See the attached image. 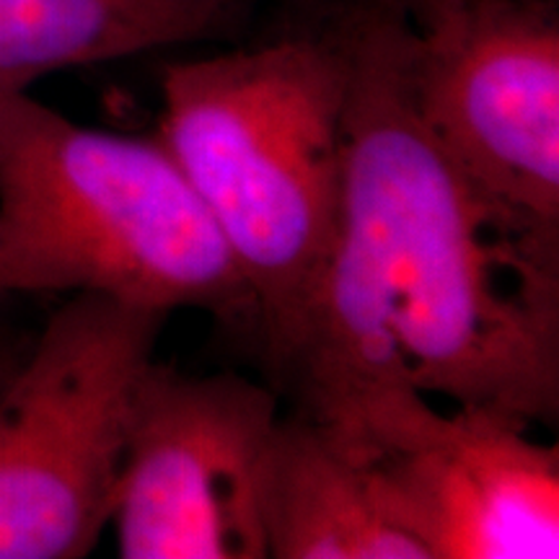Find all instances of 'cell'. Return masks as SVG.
I'll return each mask as SVG.
<instances>
[{"label": "cell", "instance_id": "8992f818", "mask_svg": "<svg viewBox=\"0 0 559 559\" xmlns=\"http://www.w3.org/2000/svg\"><path fill=\"white\" fill-rule=\"evenodd\" d=\"M409 88L461 174L515 218L559 234V21L544 0H459L412 26Z\"/></svg>", "mask_w": 559, "mask_h": 559}, {"label": "cell", "instance_id": "5b68a950", "mask_svg": "<svg viewBox=\"0 0 559 559\" xmlns=\"http://www.w3.org/2000/svg\"><path fill=\"white\" fill-rule=\"evenodd\" d=\"M275 391L153 366L130 417L111 526L124 559H267Z\"/></svg>", "mask_w": 559, "mask_h": 559}, {"label": "cell", "instance_id": "277c9868", "mask_svg": "<svg viewBox=\"0 0 559 559\" xmlns=\"http://www.w3.org/2000/svg\"><path fill=\"white\" fill-rule=\"evenodd\" d=\"M169 313L73 293L0 386V559H79L115 515L130 417Z\"/></svg>", "mask_w": 559, "mask_h": 559}, {"label": "cell", "instance_id": "7c38bea8", "mask_svg": "<svg viewBox=\"0 0 559 559\" xmlns=\"http://www.w3.org/2000/svg\"><path fill=\"white\" fill-rule=\"evenodd\" d=\"M0 296H5V293H3V285H0Z\"/></svg>", "mask_w": 559, "mask_h": 559}, {"label": "cell", "instance_id": "8fae6325", "mask_svg": "<svg viewBox=\"0 0 559 559\" xmlns=\"http://www.w3.org/2000/svg\"><path fill=\"white\" fill-rule=\"evenodd\" d=\"M19 358H21L19 349L13 347L9 340H5L3 332H0V386H3L5 379H9V373L19 362Z\"/></svg>", "mask_w": 559, "mask_h": 559}, {"label": "cell", "instance_id": "7a4b0ae2", "mask_svg": "<svg viewBox=\"0 0 559 559\" xmlns=\"http://www.w3.org/2000/svg\"><path fill=\"white\" fill-rule=\"evenodd\" d=\"M347 88L334 26L160 73L158 140L218 228L280 368L337 239Z\"/></svg>", "mask_w": 559, "mask_h": 559}, {"label": "cell", "instance_id": "ba28073f", "mask_svg": "<svg viewBox=\"0 0 559 559\" xmlns=\"http://www.w3.org/2000/svg\"><path fill=\"white\" fill-rule=\"evenodd\" d=\"M264 534L267 559H430L373 453L304 409L280 417Z\"/></svg>", "mask_w": 559, "mask_h": 559}, {"label": "cell", "instance_id": "3957f363", "mask_svg": "<svg viewBox=\"0 0 559 559\" xmlns=\"http://www.w3.org/2000/svg\"><path fill=\"white\" fill-rule=\"evenodd\" d=\"M0 285L254 324L218 228L158 135L86 128L29 91L0 96Z\"/></svg>", "mask_w": 559, "mask_h": 559}, {"label": "cell", "instance_id": "9c48e42d", "mask_svg": "<svg viewBox=\"0 0 559 559\" xmlns=\"http://www.w3.org/2000/svg\"><path fill=\"white\" fill-rule=\"evenodd\" d=\"M230 0H0V96L47 75L198 41Z\"/></svg>", "mask_w": 559, "mask_h": 559}, {"label": "cell", "instance_id": "52a82bcc", "mask_svg": "<svg viewBox=\"0 0 559 559\" xmlns=\"http://www.w3.org/2000/svg\"><path fill=\"white\" fill-rule=\"evenodd\" d=\"M360 445L430 559L559 557V451L523 419L419 400Z\"/></svg>", "mask_w": 559, "mask_h": 559}, {"label": "cell", "instance_id": "6da1fadb", "mask_svg": "<svg viewBox=\"0 0 559 559\" xmlns=\"http://www.w3.org/2000/svg\"><path fill=\"white\" fill-rule=\"evenodd\" d=\"M337 239L285 373L300 409L360 438L417 400L523 423L559 412V234L445 156L409 88L412 24L355 0Z\"/></svg>", "mask_w": 559, "mask_h": 559}, {"label": "cell", "instance_id": "30bf717a", "mask_svg": "<svg viewBox=\"0 0 559 559\" xmlns=\"http://www.w3.org/2000/svg\"><path fill=\"white\" fill-rule=\"evenodd\" d=\"M383 3L400 11L415 29H428L438 19L456 9L459 0H383Z\"/></svg>", "mask_w": 559, "mask_h": 559}]
</instances>
